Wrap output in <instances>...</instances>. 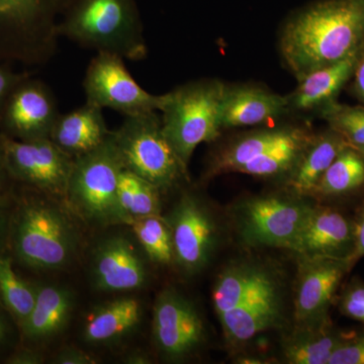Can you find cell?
Listing matches in <instances>:
<instances>
[{"mask_svg": "<svg viewBox=\"0 0 364 364\" xmlns=\"http://www.w3.org/2000/svg\"><path fill=\"white\" fill-rule=\"evenodd\" d=\"M124 168L112 131L97 149L74 159L65 198L71 212L95 226L127 225L117 202Z\"/></svg>", "mask_w": 364, "mask_h": 364, "instance_id": "5b68a950", "label": "cell"}, {"mask_svg": "<svg viewBox=\"0 0 364 364\" xmlns=\"http://www.w3.org/2000/svg\"><path fill=\"white\" fill-rule=\"evenodd\" d=\"M78 239L70 218L49 196H23L11 212L9 247L23 267H66L77 252Z\"/></svg>", "mask_w": 364, "mask_h": 364, "instance_id": "7a4b0ae2", "label": "cell"}, {"mask_svg": "<svg viewBox=\"0 0 364 364\" xmlns=\"http://www.w3.org/2000/svg\"><path fill=\"white\" fill-rule=\"evenodd\" d=\"M347 146L344 139L331 129L314 136L289 172V188L299 196L314 193L326 170Z\"/></svg>", "mask_w": 364, "mask_h": 364, "instance_id": "603a6c76", "label": "cell"}, {"mask_svg": "<svg viewBox=\"0 0 364 364\" xmlns=\"http://www.w3.org/2000/svg\"><path fill=\"white\" fill-rule=\"evenodd\" d=\"M299 129L301 128L280 127L265 129L243 136L215 155L205 176L212 177L227 172H237L246 163L265 154L293 136Z\"/></svg>", "mask_w": 364, "mask_h": 364, "instance_id": "d4e9b609", "label": "cell"}, {"mask_svg": "<svg viewBox=\"0 0 364 364\" xmlns=\"http://www.w3.org/2000/svg\"><path fill=\"white\" fill-rule=\"evenodd\" d=\"M353 92L364 105V52L353 74Z\"/></svg>", "mask_w": 364, "mask_h": 364, "instance_id": "ab89813d", "label": "cell"}, {"mask_svg": "<svg viewBox=\"0 0 364 364\" xmlns=\"http://www.w3.org/2000/svg\"><path fill=\"white\" fill-rule=\"evenodd\" d=\"M340 310L345 316L364 324V284L354 282L347 287L340 301Z\"/></svg>", "mask_w": 364, "mask_h": 364, "instance_id": "836d02e7", "label": "cell"}, {"mask_svg": "<svg viewBox=\"0 0 364 364\" xmlns=\"http://www.w3.org/2000/svg\"><path fill=\"white\" fill-rule=\"evenodd\" d=\"M364 257V210L358 224L355 225V236H354V247L350 255L347 257V264L351 269L361 258Z\"/></svg>", "mask_w": 364, "mask_h": 364, "instance_id": "74e56055", "label": "cell"}, {"mask_svg": "<svg viewBox=\"0 0 364 364\" xmlns=\"http://www.w3.org/2000/svg\"><path fill=\"white\" fill-rule=\"evenodd\" d=\"M152 335L165 358L181 359L202 345L205 327L193 303L176 289H166L155 301Z\"/></svg>", "mask_w": 364, "mask_h": 364, "instance_id": "7c38bea8", "label": "cell"}, {"mask_svg": "<svg viewBox=\"0 0 364 364\" xmlns=\"http://www.w3.org/2000/svg\"><path fill=\"white\" fill-rule=\"evenodd\" d=\"M344 334L333 327L329 318L299 324L284 341V358L291 364H328Z\"/></svg>", "mask_w": 364, "mask_h": 364, "instance_id": "cb8c5ba5", "label": "cell"}, {"mask_svg": "<svg viewBox=\"0 0 364 364\" xmlns=\"http://www.w3.org/2000/svg\"><path fill=\"white\" fill-rule=\"evenodd\" d=\"M102 109L85 102L68 114H59L50 139L74 159L97 149L112 135Z\"/></svg>", "mask_w": 364, "mask_h": 364, "instance_id": "d6986e66", "label": "cell"}, {"mask_svg": "<svg viewBox=\"0 0 364 364\" xmlns=\"http://www.w3.org/2000/svg\"><path fill=\"white\" fill-rule=\"evenodd\" d=\"M73 294L65 287L45 284L38 287L37 298L30 317L21 328L23 338L44 341L65 328L73 311Z\"/></svg>", "mask_w": 364, "mask_h": 364, "instance_id": "7402d4cb", "label": "cell"}, {"mask_svg": "<svg viewBox=\"0 0 364 364\" xmlns=\"http://www.w3.org/2000/svg\"><path fill=\"white\" fill-rule=\"evenodd\" d=\"M294 317L299 324L328 318V310L344 275L349 270L345 258H299Z\"/></svg>", "mask_w": 364, "mask_h": 364, "instance_id": "5bb4252c", "label": "cell"}, {"mask_svg": "<svg viewBox=\"0 0 364 364\" xmlns=\"http://www.w3.org/2000/svg\"><path fill=\"white\" fill-rule=\"evenodd\" d=\"M11 182H13V181H11V177H9V173H7L4 154H2L1 146H0V200L6 198Z\"/></svg>", "mask_w": 364, "mask_h": 364, "instance_id": "60d3db41", "label": "cell"}, {"mask_svg": "<svg viewBox=\"0 0 364 364\" xmlns=\"http://www.w3.org/2000/svg\"><path fill=\"white\" fill-rule=\"evenodd\" d=\"M224 83L200 80L164 95L163 133L184 166L198 145L214 142L223 130L221 100Z\"/></svg>", "mask_w": 364, "mask_h": 364, "instance_id": "8992f818", "label": "cell"}, {"mask_svg": "<svg viewBox=\"0 0 364 364\" xmlns=\"http://www.w3.org/2000/svg\"><path fill=\"white\" fill-rule=\"evenodd\" d=\"M53 363L56 364H95L97 358L92 354L76 347H65L55 356Z\"/></svg>", "mask_w": 364, "mask_h": 364, "instance_id": "d590c367", "label": "cell"}, {"mask_svg": "<svg viewBox=\"0 0 364 364\" xmlns=\"http://www.w3.org/2000/svg\"><path fill=\"white\" fill-rule=\"evenodd\" d=\"M289 111L287 97L253 86H224L221 100L223 129L269 123Z\"/></svg>", "mask_w": 364, "mask_h": 364, "instance_id": "ac0fdd59", "label": "cell"}, {"mask_svg": "<svg viewBox=\"0 0 364 364\" xmlns=\"http://www.w3.org/2000/svg\"><path fill=\"white\" fill-rule=\"evenodd\" d=\"M123 58L111 53H97L86 70V102L121 112L126 117L160 112L164 95L143 90L124 65Z\"/></svg>", "mask_w": 364, "mask_h": 364, "instance_id": "9c48e42d", "label": "cell"}, {"mask_svg": "<svg viewBox=\"0 0 364 364\" xmlns=\"http://www.w3.org/2000/svg\"><path fill=\"white\" fill-rule=\"evenodd\" d=\"M364 186V157L355 148L347 146L321 177L314 193L338 196Z\"/></svg>", "mask_w": 364, "mask_h": 364, "instance_id": "83f0119b", "label": "cell"}, {"mask_svg": "<svg viewBox=\"0 0 364 364\" xmlns=\"http://www.w3.org/2000/svg\"><path fill=\"white\" fill-rule=\"evenodd\" d=\"M0 146L13 182L65 203L73 157L50 138L21 141L0 134Z\"/></svg>", "mask_w": 364, "mask_h": 364, "instance_id": "ba28073f", "label": "cell"}, {"mask_svg": "<svg viewBox=\"0 0 364 364\" xmlns=\"http://www.w3.org/2000/svg\"><path fill=\"white\" fill-rule=\"evenodd\" d=\"M355 224L332 208H314L291 250L299 258H345L354 247Z\"/></svg>", "mask_w": 364, "mask_h": 364, "instance_id": "2e32d148", "label": "cell"}, {"mask_svg": "<svg viewBox=\"0 0 364 364\" xmlns=\"http://www.w3.org/2000/svg\"><path fill=\"white\" fill-rule=\"evenodd\" d=\"M320 116L350 147H364V105L339 104L335 100L321 107Z\"/></svg>", "mask_w": 364, "mask_h": 364, "instance_id": "1f68e13d", "label": "cell"}, {"mask_svg": "<svg viewBox=\"0 0 364 364\" xmlns=\"http://www.w3.org/2000/svg\"><path fill=\"white\" fill-rule=\"evenodd\" d=\"M28 75V72H16L6 64H0V109L11 91Z\"/></svg>", "mask_w": 364, "mask_h": 364, "instance_id": "e575fe53", "label": "cell"}, {"mask_svg": "<svg viewBox=\"0 0 364 364\" xmlns=\"http://www.w3.org/2000/svg\"><path fill=\"white\" fill-rule=\"evenodd\" d=\"M160 193L154 184L124 168L117 186V202L127 225L141 218L160 215Z\"/></svg>", "mask_w": 364, "mask_h": 364, "instance_id": "4316f807", "label": "cell"}, {"mask_svg": "<svg viewBox=\"0 0 364 364\" xmlns=\"http://www.w3.org/2000/svg\"><path fill=\"white\" fill-rule=\"evenodd\" d=\"M313 208L277 196L248 200L241 207L242 239L249 245L289 249Z\"/></svg>", "mask_w": 364, "mask_h": 364, "instance_id": "30bf717a", "label": "cell"}, {"mask_svg": "<svg viewBox=\"0 0 364 364\" xmlns=\"http://www.w3.org/2000/svg\"><path fill=\"white\" fill-rule=\"evenodd\" d=\"M114 136L124 168L160 191L174 188L186 177L188 168L163 133L156 112L126 117Z\"/></svg>", "mask_w": 364, "mask_h": 364, "instance_id": "52a82bcc", "label": "cell"}, {"mask_svg": "<svg viewBox=\"0 0 364 364\" xmlns=\"http://www.w3.org/2000/svg\"><path fill=\"white\" fill-rule=\"evenodd\" d=\"M142 306L135 298H119L97 306L86 318L83 337L93 345L114 343L140 325Z\"/></svg>", "mask_w": 364, "mask_h": 364, "instance_id": "44dd1931", "label": "cell"}, {"mask_svg": "<svg viewBox=\"0 0 364 364\" xmlns=\"http://www.w3.org/2000/svg\"><path fill=\"white\" fill-rule=\"evenodd\" d=\"M60 38L123 59L146 58L147 45L136 0H73L58 25Z\"/></svg>", "mask_w": 364, "mask_h": 364, "instance_id": "3957f363", "label": "cell"}, {"mask_svg": "<svg viewBox=\"0 0 364 364\" xmlns=\"http://www.w3.org/2000/svg\"><path fill=\"white\" fill-rule=\"evenodd\" d=\"M6 198L0 200V255L9 247V221L11 212L7 208Z\"/></svg>", "mask_w": 364, "mask_h": 364, "instance_id": "f35d334b", "label": "cell"}, {"mask_svg": "<svg viewBox=\"0 0 364 364\" xmlns=\"http://www.w3.org/2000/svg\"><path fill=\"white\" fill-rule=\"evenodd\" d=\"M136 241L152 262L169 265L174 261L171 230L161 215L141 218L130 225Z\"/></svg>", "mask_w": 364, "mask_h": 364, "instance_id": "4dcf8cb0", "label": "cell"}, {"mask_svg": "<svg viewBox=\"0 0 364 364\" xmlns=\"http://www.w3.org/2000/svg\"><path fill=\"white\" fill-rule=\"evenodd\" d=\"M282 316L279 287L270 274L243 303L219 318L225 337L231 343L241 344L277 327Z\"/></svg>", "mask_w": 364, "mask_h": 364, "instance_id": "e0dca14e", "label": "cell"}, {"mask_svg": "<svg viewBox=\"0 0 364 364\" xmlns=\"http://www.w3.org/2000/svg\"><path fill=\"white\" fill-rule=\"evenodd\" d=\"M60 112L51 90L28 75L0 109V134L21 141L50 138Z\"/></svg>", "mask_w": 364, "mask_h": 364, "instance_id": "8fae6325", "label": "cell"}, {"mask_svg": "<svg viewBox=\"0 0 364 364\" xmlns=\"http://www.w3.org/2000/svg\"><path fill=\"white\" fill-rule=\"evenodd\" d=\"M174 261L188 273L208 264L214 251L217 230L214 220L196 196L184 193L168 219Z\"/></svg>", "mask_w": 364, "mask_h": 364, "instance_id": "4fadbf2b", "label": "cell"}, {"mask_svg": "<svg viewBox=\"0 0 364 364\" xmlns=\"http://www.w3.org/2000/svg\"><path fill=\"white\" fill-rule=\"evenodd\" d=\"M298 81L364 50V0H324L294 16L279 42Z\"/></svg>", "mask_w": 364, "mask_h": 364, "instance_id": "6da1fadb", "label": "cell"}, {"mask_svg": "<svg viewBox=\"0 0 364 364\" xmlns=\"http://www.w3.org/2000/svg\"><path fill=\"white\" fill-rule=\"evenodd\" d=\"M72 2L0 0V64H47L58 49L60 20Z\"/></svg>", "mask_w": 364, "mask_h": 364, "instance_id": "277c9868", "label": "cell"}, {"mask_svg": "<svg viewBox=\"0 0 364 364\" xmlns=\"http://www.w3.org/2000/svg\"><path fill=\"white\" fill-rule=\"evenodd\" d=\"M363 52L364 50L338 63L311 72L301 79L296 90L287 97L289 111H311L335 102L342 88L353 77Z\"/></svg>", "mask_w": 364, "mask_h": 364, "instance_id": "ffe728a7", "label": "cell"}, {"mask_svg": "<svg viewBox=\"0 0 364 364\" xmlns=\"http://www.w3.org/2000/svg\"><path fill=\"white\" fill-rule=\"evenodd\" d=\"M355 149H356V148H355ZM356 150H358V151H359V152H360V153H361V154H363V157H364V147L358 148V149H356Z\"/></svg>", "mask_w": 364, "mask_h": 364, "instance_id": "ee69618b", "label": "cell"}, {"mask_svg": "<svg viewBox=\"0 0 364 364\" xmlns=\"http://www.w3.org/2000/svg\"><path fill=\"white\" fill-rule=\"evenodd\" d=\"M270 272L253 263H235L218 277L213 291V303L218 316L240 305L267 279Z\"/></svg>", "mask_w": 364, "mask_h": 364, "instance_id": "484cf974", "label": "cell"}, {"mask_svg": "<svg viewBox=\"0 0 364 364\" xmlns=\"http://www.w3.org/2000/svg\"><path fill=\"white\" fill-rule=\"evenodd\" d=\"M124 363L128 364H148L152 363L151 358L145 351L136 350L130 351L124 358Z\"/></svg>", "mask_w": 364, "mask_h": 364, "instance_id": "7bdbcfd3", "label": "cell"}, {"mask_svg": "<svg viewBox=\"0 0 364 364\" xmlns=\"http://www.w3.org/2000/svg\"><path fill=\"white\" fill-rule=\"evenodd\" d=\"M91 270L95 287L109 293L141 289L148 277L142 256L123 235L107 237L98 244Z\"/></svg>", "mask_w": 364, "mask_h": 364, "instance_id": "9a60e30c", "label": "cell"}, {"mask_svg": "<svg viewBox=\"0 0 364 364\" xmlns=\"http://www.w3.org/2000/svg\"><path fill=\"white\" fill-rule=\"evenodd\" d=\"M45 358L42 352L28 346H21L16 349L6 358L7 364H42Z\"/></svg>", "mask_w": 364, "mask_h": 364, "instance_id": "8d00e7d4", "label": "cell"}, {"mask_svg": "<svg viewBox=\"0 0 364 364\" xmlns=\"http://www.w3.org/2000/svg\"><path fill=\"white\" fill-rule=\"evenodd\" d=\"M13 261L6 253L0 255V301L21 330L32 313L38 287L14 272Z\"/></svg>", "mask_w": 364, "mask_h": 364, "instance_id": "f1b7e54d", "label": "cell"}, {"mask_svg": "<svg viewBox=\"0 0 364 364\" xmlns=\"http://www.w3.org/2000/svg\"><path fill=\"white\" fill-rule=\"evenodd\" d=\"M328 364H364V330L345 333Z\"/></svg>", "mask_w": 364, "mask_h": 364, "instance_id": "d6a6232c", "label": "cell"}, {"mask_svg": "<svg viewBox=\"0 0 364 364\" xmlns=\"http://www.w3.org/2000/svg\"><path fill=\"white\" fill-rule=\"evenodd\" d=\"M313 136L301 128L293 136L265 154L246 163L237 172L257 177L277 176L291 172Z\"/></svg>", "mask_w": 364, "mask_h": 364, "instance_id": "f546056e", "label": "cell"}, {"mask_svg": "<svg viewBox=\"0 0 364 364\" xmlns=\"http://www.w3.org/2000/svg\"><path fill=\"white\" fill-rule=\"evenodd\" d=\"M4 311H6V309L4 308L1 301H0V348L6 343L7 340L11 336V325H9Z\"/></svg>", "mask_w": 364, "mask_h": 364, "instance_id": "b9f144b4", "label": "cell"}]
</instances>
